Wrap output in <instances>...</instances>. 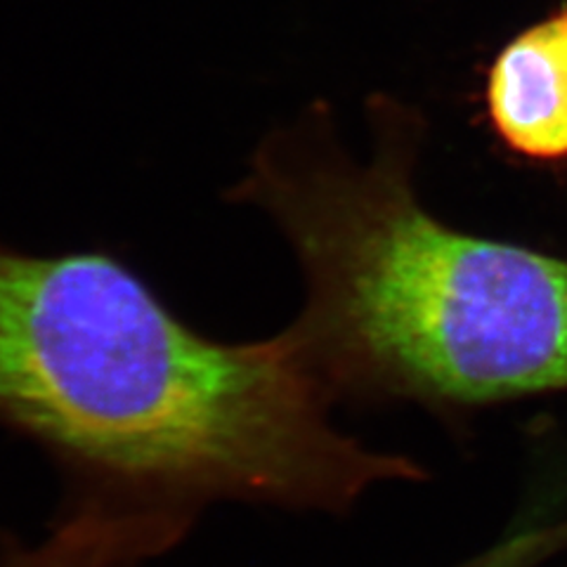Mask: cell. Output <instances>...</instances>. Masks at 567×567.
<instances>
[{"instance_id":"6da1fadb","label":"cell","mask_w":567,"mask_h":567,"mask_svg":"<svg viewBox=\"0 0 567 567\" xmlns=\"http://www.w3.org/2000/svg\"><path fill=\"white\" fill-rule=\"evenodd\" d=\"M331 398L287 329L216 339L112 248L0 241V423L114 489L343 511L421 475L336 431Z\"/></svg>"},{"instance_id":"277c9868","label":"cell","mask_w":567,"mask_h":567,"mask_svg":"<svg viewBox=\"0 0 567 567\" xmlns=\"http://www.w3.org/2000/svg\"><path fill=\"white\" fill-rule=\"evenodd\" d=\"M189 506L110 487L69 511L39 544H14L0 567H140L185 537Z\"/></svg>"},{"instance_id":"3957f363","label":"cell","mask_w":567,"mask_h":567,"mask_svg":"<svg viewBox=\"0 0 567 567\" xmlns=\"http://www.w3.org/2000/svg\"><path fill=\"white\" fill-rule=\"evenodd\" d=\"M485 106L511 152L535 162H567V8L496 52Z\"/></svg>"},{"instance_id":"7a4b0ae2","label":"cell","mask_w":567,"mask_h":567,"mask_svg":"<svg viewBox=\"0 0 567 567\" xmlns=\"http://www.w3.org/2000/svg\"><path fill=\"white\" fill-rule=\"evenodd\" d=\"M414 154L358 164L322 106L262 137L229 204L268 213L306 303L287 329L331 390L487 404L567 390V258L461 233L419 202Z\"/></svg>"}]
</instances>
